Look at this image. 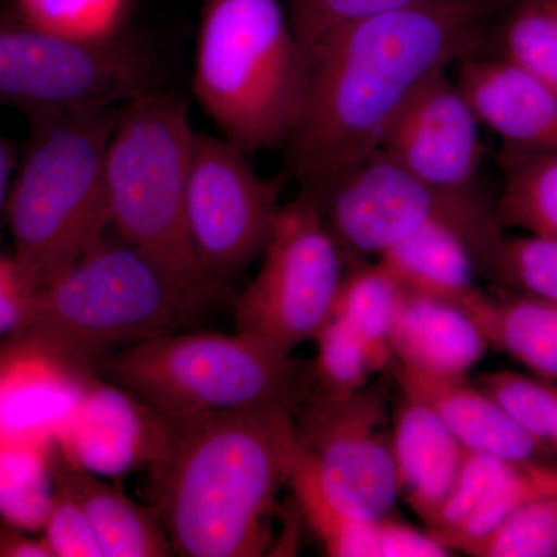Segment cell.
Returning <instances> with one entry per match:
<instances>
[{"label":"cell","instance_id":"6da1fadb","mask_svg":"<svg viewBox=\"0 0 557 557\" xmlns=\"http://www.w3.org/2000/svg\"><path fill=\"white\" fill-rule=\"evenodd\" d=\"M496 3L437 0L355 22L307 49L306 98L284 146L300 190L318 199L381 149L424 79L482 49Z\"/></svg>","mask_w":557,"mask_h":557},{"label":"cell","instance_id":"7a4b0ae2","mask_svg":"<svg viewBox=\"0 0 557 557\" xmlns=\"http://www.w3.org/2000/svg\"><path fill=\"white\" fill-rule=\"evenodd\" d=\"M164 418L170 435L150 483L174 555H265L271 515L299 457L293 406Z\"/></svg>","mask_w":557,"mask_h":557},{"label":"cell","instance_id":"3957f363","mask_svg":"<svg viewBox=\"0 0 557 557\" xmlns=\"http://www.w3.org/2000/svg\"><path fill=\"white\" fill-rule=\"evenodd\" d=\"M222 285L172 273L127 242L102 237L57 281L33 296L9 336L33 341L87 368L143 341L182 332Z\"/></svg>","mask_w":557,"mask_h":557},{"label":"cell","instance_id":"277c9868","mask_svg":"<svg viewBox=\"0 0 557 557\" xmlns=\"http://www.w3.org/2000/svg\"><path fill=\"white\" fill-rule=\"evenodd\" d=\"M120 108L28 116L7 197L13 262L33 292L72 269L110 228L106 160Z\"/></svg>","mask_w":557,"mask_h":557},{"label":"cell","instance_id":"5b68a950","mask_svg":"<svg viewBox=\"0 0 557 557\" xmlns=\"http://www.w3.org/2000/svg\"><path fill=\"white\" fill-rule=\"evenodd\" d=\"M309 54L281 0H203L193 90L249 157L284 148L298 123Z\"/></svg>","mask_w":557,"mask_h":557},{"label":"cell","instance_id":"8992f818","mask_svg":"<svg viewBox=\"0 0 557 557\" xmlns=\"http://www.w3.org/2000/svg\"><path fill=\"white\" fill-rule=\"evenodd\" d=\"M196 135L188 102L171 91L153 89L121 106L106 160L110 228L172 273L219 284L200 270L186 225Z\"/></svg>","mask_w":557,"mask_h":557},{"label":"cell","instance_id":"52a82bcc","mask_svg":"<svg viewBox=\"0 0 557 557\" xmlns=\"http://www.w3.org/2000/svg\"><path fill=\"white\" fill-rule=\"evenodd\" d=\"M98 373L168 418L293 406L298 391L292 355L242 332L157 336L109 355Z\"/></svg>","mask_w":557,"mask_h":557},{"label":"cell","instance_id":"ba28073f","mask_svg":"<svg viewBox=\"0 0 557 557\" xmlns=\"http://www.w3.org/2000/svg\"><path fill=\"white\" fill-rule=\"evenodd\" d=\"M317 201L341 247L358 255L379 258L403 237L437 222L460 233L479 267L491 271L505 237L497 208L487 203L478 189L429 185L399 166L383 149L333 183Z\"/></svg>","mask_w":557,"mask_h":557},{"label":"cell","instance_id":"9c48e42d","mask_svg":"<svg viewBox=\"0 0 557 557\" xmlns=\"http://www.w3.org/2000/svg\"><path fill=\"white\" fill-rule=\"evenodd\" d=\"M157 78L152 57L126 38L84 42L0 13V106L27 116L121 108Z\"/></svg>","mask_w":557,"mask_h":557},{"label":"cell","instance_id":"30bf717a","mask_svg":"<svg viewBox=\"0 0 557 557\" xmlns=\"http://www.w3.org/2000/svg\"><path fill=\"white\" fill-rule=\"evenodd\" d=\"M343 278V247L317 199L300 190L282 207L259 273L237 299V332L292 355L327 324Z\"/></svg>","mask_w":557,"mask_h":557},{"label":"cell","instance_id":"8fae6325","mask_svg":"<svg viewBox=\"0 0 557 557\" xmlns=\"http://www.w3.org/2000/svg\"><path fill=\"white\" fill-rule=\"evenodd\" d=\"M295 418L302 456L330 504L354 518H391L399 491L383 395L318 388Z\"/></svg>","mask_w":557,"mask_h":557},{"label":"cell","instance_id":"7c38bea8","mask_svg":"<svg viewBox=\"0 0 557 557\" xmlns=\"http://www.w3.org/2000/svg\"><path fill=\"white\" fill-rule=\"evenodd\" d=\"M248 159L226 138L196 135L186 225L200 270L219 284L263 255L281 214V178L262 177Z\"/></svg>","mask_w":557,"mask_h":557},{"label":"cell","instance_id":"4fadbf2b","mask_svg":"<svg viewBox=\"0 0 557 557\" xmlns=\"http://www.w3.org/2000/svg\"><path fill=\"white\" fill-rule=\"evenodd\" d=\"M479 120L446 69L410 95L381 149L399 166L443 189H475L483 149Z\"/></svg>","mask_w":557,"mask_h":557},{"label":"cell","instance_id":"5bb4252c","mask_svg":"<svg viewBox=\"0 0 557 557\" xmlns=\"http://www.w3.org/2000/svg\"><path fill=\"white\" fill-rule=\"evenodd\" d=\"M168 420L119 384L97 379L54 435L62 456L101 478L160 460L168 445Z\"/></svg>","mask_w":557,"mask_h":557},{"label":"cell","instance_id":"9a60e30c","mask_svg":"<svg viewBox=\"0 0 557 557\" xmlns=\"http://www.w3.org/2000/svg\"><path fill=\"white\" fill-rule=\"evenodd\" d=\"M98 370L42 344L9 336L0 346V428L53 443Z\"/></svg>","mask_w":557,"mask_h":557},{"label":"cell","instance_id":"2e32d148","mask_svg":"<svg viewBox=\"0 0 557 557\" xmlns=\"http://www.w3.org/2000/svg\"><path fill=\"white\" fill-rule=\"evenodd\" d=\"M457 87L469 108L512 152L557 150V91L515 62L469 57Z\"/></svg>","mask_w":557,"mask_h":557},{"label":"cell","instance_id":"e0dca14e","mask_svg":"<svg viewBox=\"0 0 557 557\" xmlns=\"http://www.w3.org/2000/svg\"><path fill=\"white\" fill-rule=\"evenodd\" d=\"M391 438L399 497L432 527L456 483L467 448L434 409L406 394L395 410Z\"/></svg>","mask_w":557,"mask_h":557},{"label":"cell","instance_id":"ac0fdd59","mask_svg":"<svg viewBox=\"0 0 557 557\" xmlns=\"http://www.w3.org/2000/svg\"><path fill=\"white\" fill-rule=\"evenodd\" d=\"M394 375L403 394L434 409L468 450L518 461L537 460L544 450L482 388L403 364L395 368Z\"/></svg>","mask_w":557,"mask_h":557},{"label":"cell","instance_id":"d6986e66","mask_svg":"<svg viewBox=\"0 0 557 557\" xmlns=\"http://www.w3.org/2000/svg\"><path fill=\"white\" fill-rule=\"evenodd\" d=\"M388 343L398 364L449 380H465L490 348L478 325L457 304L409 293Z\"/></svg>","mask_w":557,"mask_h":557},{"label":"cell","instance_id":"ffe728a7","mask_svg":"<svg viewBox=\"0 0 557 557\" xmlns=\"http://www.w3.org/2000/svg\"><path fill=\"white\" fill-rule=\"evenodd\" d=\"M51 474L76 497L89 520L102 557L174 556L170 537L156 511L135 504L101 475L62 456L53 442Z\"/></svg>","mask_w":557,"mask_h":557},{"label":"cell","instance_id":"44dd1931","mask_svg":"<svg viewBox=\"0 0 557 557\" xmlns=\"http://www.w3.org/2000/svg\"><path fill=\"white\" fill-rule=\"evenodd\" d=\"M490 347L505 351L536 379L557 383V304L536 296H487L472 289L457 304Z\"/></svg>","mask_w":557,"mask_h":557},{"label":"cell","instance_id":"7402d4cb","mask_svg":"<svg viewBox=\"0 0 557 557\" xmlns=\"http://www.w3.org/2000/svg\"><path fill=\"white\" fill-rule=\"evenodd\" d=\"M379 262L409 295L458 304L474 287L479 263L465 237L429 223L381 252Z\"/></svg>","mask_w":557,"mask_h":557},{"label":"cell","instance_id":"603a6c76","mask_svg":"<svg viewBox=\"0 0 557 557\" xmlns=\"http://www.w3.org/2000/svg\"><path fill=\"white\" fill-rule=\"evenodd\" d=\"M406 292L380 262L361 267L343 278L332 317L346 322L368 350L373 372L394 359L392 327Z\"/></svg>","mask_w":557,"mask_h":557},{"label":"cell","instance_id":"cb8c5ba5","mask_svg":"<svg viewBox=\"0 0 557 557\" xmlns=\"http://www.w3.org/2000/svg\"><path fill=\"white\" fill-rule=\"evenodd\" d=\"M53 443L0 428V518L30 533L42 531L49 511Z\"/></svg>","mask_w":557,"mask_h":557},{"label":"cell","instance_id":"d4e9b609","mask_svg":"<svg viewBox=\"0 0 557 557\" xmlns=\"http://www.w3.org/2000/svg\"><path fill=\"white\" fill-rule=\"evenodd\" d=\"M504 188L496 208L502 225L557 240V150L502 153Z\"/></svg>","mask_w":557,"mask_h":557},{"label":"cell","instance_id":"484cf974","mask_svg":"<svg viewBox=\"0 0 557 557\" xmlns=\"http://www.w3.org/2000/svg\"><path fill=\"white\" fill-rule=\"evenodd\" d=\"M289 485L311 530L333 557H383L384 519L354 518L333 507L319 490L302 450L293 469Z\"/></svg>","mask_w":557,"mask_h":557},{"label":"cell","instance_id":"4316f807","mask_svg":"<svg viewBox=\"0 0 557 557\" xmlns=\"http://www.w3.org/2000/svg\"><path fill=\"white\" fill-rule=\"evenodd\" d=\"M9 13L33 27L84 42H113L124 28L135 0H9Z\"/></svg>","mask_w":557,"mask_h":557},{"label":"cell","instance_id":"83f0119b","mask_svg":"<svg viewBox=\"0 0 557 557\" xmlns=\"http://www.w3.org/2000/svg\"><path fill=\"white\" fill-rule=\"evenodd\" d=\"M502 58L557 91V0H505L498 21Z\"/></svg>","mask_w":557,"mask_h":557},{"label":"cell","instance_id":"f1b7e54d","mask_svg":"<svg viewBox=\"0 0 557 557\" xmlns=\"http://www.w3.org/2000/svg\"><path fill=\"white\" fill-rule=\"evenodd\" d=\"M527 461V460H525ZM520 461L468 450L448 498L429 533L434 537L450 533L486 507L515 474Z\"/></svg>","mask_w":557,"mask_h":557},{"label":"cell","instance_id":"f546056e","mask_svg":"<svg viewBox=\"0 0 557 557\" xmlns=\"http://www.w3.org/2000/svg\"><path fill=\"white\" fill-rule=\"evenodd\" d=\"M479 387L542 448H547L557 423V384L516 372L480 376Z\"/></svg>","mask_w":557,"mask_h":557},{"label":"cell","instance_id":"4dcf8cb0","mask_svg":"<svg viewBox=\"0 0 557 557\" xmlns=\"http://www.w3.org/2000/svg\"><path fill=\"white\" fill-rule=\"evenodd\" d=\"M469 556L557 557V491L523 505Z\"/></svg>","mask_w":557,"mask_h":557},{"label":"cell","instance_id":"1f68e13d","mask_svg":"<svg viewBox=\"0 0 557 557\" xmlns=\"http://www.w3.org/2000/svg\"><path fill=\"white\" fill-rule=\"evenodd\" d=\"M491 274L523 295L557 304V240L536 234L504 237Z\"/></svg>","mask_w":557,"mask_h":557},{"label":"cell","instance_id":"d6a6232c","mask_svg":"<svg viewBox=\"0 0 557 557\" xmlns=\"http://www.w3.org/2000/svg\"><path fill=\"white\" fill-rule=\"evenodd\" d=\"M314 372L319 391L350 394L366 387L373 373L368 350L346 322L332 317L317 336Z\"/></svg>","mask_w":557,"mask_h":557},{"label":"cell","instance_id":"836d02e7","mask_svg":"<svg viewBox=\"0 0 557 557\" xmlns=\"http://www.w3.org/2000/svg\"><path fill=\"white\" fill-rule=\"evenodd\" d=\"M431 2L437 0H292L289 17L307 50L346 25Z\"/></svg>","mask_w":557,"mask_h":557},{"label":"cell","instance_id":"e575fe53","mask_svg":"<svg viewBox=\"0 0 557 557\" xmlns=\"http://www.w3.org/2000/svg\"><path fill=\"white\" fill-rule=\"evenodd\" d=\"M40 533L53 557H102L100 545L78 500L54 475L50 507Z\"/></svg>","mask_w":557,"mask_h":557},{"label":"cell","instance_id":"d590c367","mask_svg":"<svg viewBox=\"0 0 557 557\" xmlns=\"http://www.w3.org/2000/svg\"><path fill=\"white\" fill-rule=\"evenodd\" d=\"M35 292L21 276L13 259L0 255V336L11 335L24 321Z\"/></svg>","mask_w":557,"mask_h":557},{"label":"cell","instance_id":"8d00e7d4","mask_svg":"<svg viewBox=\"0 0 557 557\" xmlns=\"http://www.w3.org/2000/svg\"><path fill=\"white\" fill-rule=\"evenodd\" d=\"M448 547L440 544L431 533H421L416 528L384 519L383 557H449Z\"/></svg>","mask_w":557,"mask_h":557},{"label":"cell","instance_id":"74e56055","mask_svg":"<svg viewBox=\"0 0 557 557\" xmlns=\"http://www.w3.org/2000/svg\"><path fill=\"white\" fill-rule=\"evenodd\" d=\"M0 557H53L46 539L3 522L0 525Z\"/></svg>","mask_w":557,"mask_h":557},{"label":"cell","instance_id":"f35d334b","mask_svg":"<svg viewBox=\"0 0 557 557\" xmlns=\"http://www.w3.org/2000/svg\"><path fill=\"white\" fill-rule=\"evenodd\" d=\"M14 150L5 138L0 137V211L9 197L11 172L14 168Z\"/></svg>","mask_w":557,"mask_h":557},{"label":"cell","instance_id":"ab89813d","mask_svg":"<svg viewBox=\"0 0 557 557\" xmlns=\"http://www.w3.org/2000/svg\"><path fill=\"white\" fill-rule=\"evenodd\" d=\"M548 446H549V448L555 449L557 453V423H556L555 431H553L552 438H549Z\"/></svg>","mask_w":557,"mask_h":557}]
</instances>
